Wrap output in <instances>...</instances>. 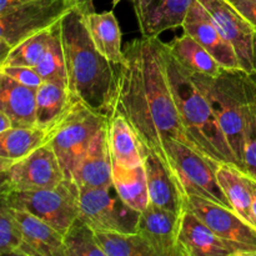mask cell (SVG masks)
Wrapping results in <instances>:
<instances>
[{"instance_id": "cell-31", "label": "cell", "mask_w": 256, "mask_h": 256, "mask_svg": "<svg viewBox=\"0 0 256 256\" xmlns=\"http://www.w3.org/2000/svg\"><path fill=\"white\" fill-rule=\"evenodd\" d=\"M54 28V26H52ZM52 28L40 32L12 48L5 60L0 62V66L4 65H24V66L35 68L42 60V55L46 52Z\"/></svg>"}, {"instance_id": "cell-37", "label": "cell", "mask_w": 256, "mask_h": 256, "mask_svg": "<svg viewBox=\"0 0 256 256\" xmlns=\"http://www.w3.org/2000/svg\"><path fill=\"white\" fill-rule=\"evenodd\" d=\"M32 2V0H0V12H4L9 10L10 8L16 6V5L24 4V2Z\"/></svg>"}, {"instance_id": "cell-40", "label": "cell", "mask_w": 256, "mask_h": 256, "mask_svg": "<svg viewBox=\"0 0 256 256\" xmlns=\"http://www.w3.org/2000/svg\"><path fill=\"white\" fill-rule=\"evenodd\" d=\"M120 2H122V0H112V6H116Z\"/></svg>"}, {"instance_id": "cell-2", "label": "cell", "mask_w": 256, "mask_h": 256, "mask_svg": "<svg viewBox=\"0 0 256 256\" xmlns=\"http://www.w3.org/2000/svg\"><path fill=\"white\" fill-rule=\"evenodd\" d=\"M60 36L72 95L108 114L114 95L116 65L98 52L85 24V12L79 6L60 22Z\"/></svg>"}, {"instance_id": "cell-16", "label": "cell", "mask_w": 256, "mask_h": 256, "mask_svg": "<svg viewBox=\"0 0 256 256\" xmlns=\"http://www.w3.org/2000/svg\"><path fill=\"white\" fill-rule=\"evenodd\" d=\"M179 256H236L194 212H182L178 238Z\"/></svg>"}, {"instance_id": "cell-35", "label": "cell", "mask_w": 256, "mask_h": 256, "mask_svg": "<svg viewBox=\"0 0 256 256\" xmlns=\"http://www.w3.org/2000/svg\"><path fill=\"white\" fill-rule=\"evenodd\" d=\"M235 9L256 28V0H229Z\"/></svg>"}, {"instance_id": "cell-41", "label": "cell", "mask_w": 256, "mask_h": 256, "mask_svg": "<svg viewBox=\"0 0 256 256\" xmlns=\"http://www.w3.org/2000/svg\"><path fill=\"white\" fill-rule=\"evenodd\" d=\"M255 65H256V36H255ZM252 76H254L256 79V72H255V74L252 75Z\"/></svg>"}, {"instance_id": "cell-1", "label": "cell", "mask_w": 256, "mask_h": 256, "mask_svg": "<svg viewBox=\"0 0 256 256\" xmlns=\"http://www.w3.org/2000/svg\"><path fill=\"white\" fill-rule=\"evenodd\" d=\"M108 112L124 115L142 152L156 154L169 170L168 144L172 140L195 150L172 96L159 38L142 36L126 45L124 59L116 65L114 95Z\"/></svg>"}, {"instance_id": "cell-6", "label": "cell", "mask_w": 256, "mask_h": 256, "mask_svg": "<svg viewBox=\"0 0 256 256\" xmlns=\"http://www.w3.org/2000/svg\"><path fill=\"white\" fill-rule=\"evenodd\" d=\"M76 6L78 0H32L0 12V62L19 42L59 24Z\"/></svg>"}, {"instance_id": "cell-26", "label": "cell", "mask_w": 256, "mask_h": 256, "mask_svg": "<svg viewBox=\"0 0 256 256\" xmlns=\"http://www.w3.org/2000/svg\"><path fill=\"white\" fill-rule=\"evenodd\" d=\"M112 185L120 199L136 212H142L149 205V190L145 165L124 168L112 164Z\"/></svg>"}, {"instance_id": "cell-9", "label": "cell", "mask_w": 256, "mask_h": 256, "mask_svg": "<svg viewBox=\"0 0 256 256\" xmlns=\"http://www.w3.org/2000/svg\"><path fill=\"white\" fill-rule=\"evenodd\" d=\"M79 208V218L95 232H136L140 212L120 199L114 185L80 189Z\"/></svg>"}, {"instance_id": "cell-38", "label": "cell", "mask_w": 256, "mask_h": 256, "mask_svg": "<svg viewBox=\"0 0 256 256\" xmlns=\"http://www.w3.org/2000/svg\"><path fill=\"white\" fill-rule=\"evenodd\" d=\"M78 2H79V8L82 9V12H84L85 14L94 12L92 0H78Z\"/></svg>"}, {"instance_id": "cell-10", "label": "cell", "mask_w": 256, "mask_h": 256, "mask_svg": "<svg viewBox=\"0 0 256 256\" xmlns=\"http://www.w3.org/2000/svg\"><path fill=\"white\" fill-rule=\"evenodd\" d=\"M185 208L205 222L236 256H256V228L229 208L202 199L185 196Z\"/></svg>"}, {"instance_id": "cell-30", "label": "cell", "mask_w": 256, "mask_h": 256, "mask_svg": "<svg viewBox=\"0 0 256 256\" xmlns=\"http://www.w3.org/2000/svg\"><path fill=\"white\" fill-rule=\"evenodd\" d=\"M65 256H105L92 226L78 218L64 234Z\"/></svg>"}, {"instance_id": "cell-28", "label": "cell", "mask_w": 256, "mask_h": 256, "mask_svg": "<svg viewBox=\"0 0 256 256\" xmlns=\"http://www.w3.org/2000/svg\"><path fill=\"white\" fill-rule=\"evenodd\" d=\"M95 232L105 256H156L146 240L138 232Z\"/></svg>"}, {"instance_id": "cell-4", "label": "cell", "mask_w": 256, "mask_h": 256, "mask_svg": "<svg viewBox=\"0 0 256 256\" xmlns=\"http://www.w3.org/2000/svg\"><path fill=\"white\" fill-rule=\"evenodd\" d=\"M188 72L190 79L209 99L240 170L245 174L244 130L250 74L240 69H222L218 76L196 74L189 70Z\"/></svg>"}, {"instance_id": "cell-14", "label": "cell", "mask_w": 256, "mask_h": 256, "mask_svg": "<svg viewBox=\"0 0 256 256\" xmlns=\"http://www.w3.org/2000/svg\"><path fill=\"white\" fill-rule=\"evenodd\" d=\"M182 215L150 204L140 212L136 232L152 248L156 256L178 255Z\"/></svg>"}, {"instance_id": "cell-34", "label": "cell", "mask_w": 256, "mask_h": 256, "mask_svg": "<svg viewBox=\"0 0 256 256\" xmlns=\"http://www.w3.org/2000/svg\"><path fill=\"white\" fill-rule=\"evenodd\" d=\"M0 72L35 90H38V88L44 82V79L40 76L39 72L34 68L24 66V65H4V66H0Z\"/></svg>"}, {"instance_id": "cell-36", "label": "cell", "mask_w": 256, "mask_h": 256, "mask_svg": "<svg viewBox=\"0 0 256 256\" xmlns=\"http://www.w3.org/2000/svg\"><path fill=\"white\" fill-rule=\"evenodd\" d=\"M12 126H14V124H12V120L10 119L9 115L0 110V132H8Z\"/></svg>"}, {"instance_id": "cell-32", "label": "cell", "mask_w": 256, "mask_h": 256, "mask_svg": "<svg viewBox=\"0 0 256 256\" xmlns=\"http://www.w3.org/2000/svg\"><path fill=\"white\" fill-rule=\"evenodd\" d=\"M245 174L256 180V79L249 75L244 130Z\"/></svg>"}, {"instance_id": "cell-18", "label": "cell", "mask_w": 256, "mask_h": 256, "mask_svg": "<svg viewBox=\"0 0 256 256\" xmlns=\"http://www.w3.org/2000/svg\"><path fill=\"white\" fill-rule=\"evenodd\" d=\"M10 208L24 232V246L20 256H65L62 232L26 210Z\"/></svg>"}, {"instance_id": "cell-3", "label": "cell", "mask_w": 256, "mask_h": 256, "mask_svg": "<svg viewBox=\"0 0 256 256\" xmlns=\"http://www.w3.org/2000/svg\"><path fill=\"white\" fill-rule=\"evenodd\" d=\"M162 52L172 96L195 150L215 164H229L240 170L206 95L190 79L188 70L170 54L164 42Z\"/></svg>"}, {"instance_id": "cell-12", "label": "cell", "mask_w": 256, "mask_h": 256, "mask_svg": "<svg viewBox=\"0 0 256 256\" xmlns=\"http://www.w3.org/2000/svg\"><path fill=\"white\" fill-rule=\"evenodd\" d=\"M209 12L228 42L234 48L242 70L250 75L256 72L255 36L256 28L242 16L229 0H199Z\"/></svg>"}, {"instance_id": "cell-23", "label": "cell", "mask_w": 256, "mask_h": 256, "mask_svg": "<svg viewBox=\"0 0 256 256\" xmlns=\"http://www.w3.org/2000/svg\"><path fill=\"white\" fill-rule=\"evenodd\" d=\"M48 129L35 126H12L0 132V170L29 156L46 144Z\"/></svg>"}, {"instance_id": "cell-27", "label": "cell", "mask_w": 256, "mask_h": 256, "mask_svg": "<svg viewBox=\"0 0 256 256\" xmlns=\"http://www.w3.org/2000/svg\"><path fill=\"white\" fill-rule=\"evenodd\" d=\"M74 96L65 82L45 80L36 90V125L49 129L72 102Z\"/></svg>"}, {"instance_id": "cell-20", "label": "cell", "mask_w": 256, "mask_h": 256, "mask_svg": "<svg viewBox=\"0 0 256 256\" xmlns=\"http://www.w3.org/2000/svg\"><path fill=\"white\" fill-rule=\"evenodd\" d=\"M108 144L112 164L124 168L144 164L139 139L126 118L119 112H108Z\"/></svg>"}, {"instance_id": "cell-13", "label": "cell", "mask_w": 256, "mask_h": 256, "mask_svg": "<svg viewBox=\"0 0 256 256\" xmlns=\"http://www.w3.org/2000/svg\"><path fill=\"white\" fill-rule=\"evenodd\" d=\"M184 32L205 48L224 69L242 70L234 48L225 40L209 12L199 0H194L182 22Z\"/></svg>"}, {"instance_id": "cell-33", "label": "cell", "mask_w": 256, "mask_h": 256, "mask_svg": "<svg viewBox=\"0 0 256 256\" xmlns=\"http://www.w3.org/2000/svg\"><path fill=\"white\" fill-rule=\"evenodd\" d=\"M24 246V232L12 208L0 202V255L20 256Z\"/></svg>"}, {"instance_id": "cell-19", "label": "cell", "mask_w": 256, "mask_h": 256, "mask_svg": "<svg viewBox=\"0 0 256 256\" xmlns=\"http://www.w3.org/2000/svg\"><path fill=\"white\" fill-rule=\"evenodd\" d=\"M144 165L146 170L150 204L176 214H182L185 210L184 195L180 192L174 175L166 165L152 152H144Z\"/></svg>"}, {"instance_id": "cell-17", "label": "cell", "mask_w": 256, "mask_h": 256, "mask_svg": "<svg viewBox=\"0 0 256 256\" xmlns=\"http://www.w3.org/2000/svg\"><path fill=\"white\" fill-rule=\"evenodd\" d=\"M112 162L108 144V122L92 139L86 152L72 172V179L80 189L112 185Z\"/></svg>"}, {"instance_id": "cell-5", "label": "cell", "mask_w": 256, "mask_h": 256, "mask_svg": "<svg viewBox=\"0 0 256 256\" xmlns=\"http://www.w3.org/2000/svg\"><path fill=\"white\" fill-rule=\"evenodd\" d=\"M106 122L108 114L74 98L66 112L48 129L46 145L54 150L68 179H72L92 139Z\"/></svg>"}, {"instance_id": "cell-11", "label": "cell", "mask_w": 256, "mask_h": 256, "mask_svg": "<svg viewBox=\"0 0 256 256\" xmlns=\"http://www.w3.org/2000/svg\"><path fill=\"white\" fill-rule=\"evenodd\" d=\"M0 175L2 192L52 189L66 179L54 150L46 144L29 156L0 170Z\"/></svg>"}, {"instance_id": "cell-24", "label": "cell", "mask_w": 256, "mask_h": 256, "mask_svg": "<svg viewBox=\"0 0 256 256\" xmlns=\"http://www.w3.org/2000/svg\"><path fill=\"white\" fill-rule=\"evenodd\" d=\"M219 184L225 196L242 219L256 228L252 215V190L250 178L229 164H222L216 170Z\"/></svg>"}, {"instance_id": "cell-39", "label": "cell", "mask_w": 256, "mask_h": 256, "mask_svg": "<svg viewBox=\"0 0 256 256\" xmlns=\"http://www.w3.org/2000/svg\"><path fill=\"white\" fill-rule=\"evenodd\" d=\"M250 182H252V215H254L255 224H256V180L252 179V178H250Z\"/></svg>"}, {"instance_id": "cell-29", "label": "cell", "mask_w": 256, "mask_h": 256, "mask_svg": "<svg viewBox=\"0 0 256 256\" xmlns=\"http://www.w3.org/2000/svg\"><path fill=\"white\" fill-rule=\"evenodd\" d=\"M34 69L39 72L44 82L52 80V82H65L68 85L66 62H65L62 36H60V22L52 28L46 52Z\"/></svg>"}, {"instance_id": "cell-8", "label": "cell", "mask_w": 256, "mask_h": 256, "mask_svg": "<svg viewBox=\"0 0 256 256\" xmlns=\"http://www.w3.org/2000/svg\"><path fill=\"white\" fill-rule=\"evenodd\" d=\"M168 156L170 172L184 198L199 196L232 209L216 176L220 165L210 162L178 140H172L168 144Z\"/></svg>"}, {"instance_id": "cell-25", "label": "cell", "mask_w": 256, "mask_h": 256, "mask_svg": "<svg viewBox=\"0 0 256 256\" xmlns=\"http://www.w3.org/2000/svg\"><path fill=\"white\" fill-rule=\"evenodd\" d=\"M165 45L170 54L189 72L218 76L224 69L202 45L186 32L165 42Z\"/></svg>"}, {"instance_id": "cell-15", "label": "cell", "mask_w": 256, "mask_h": 256, "mask_svg": "<svg viewBox=\"0 0 256 256\" xmlns=\"http://www.w3.org/2000/svg\"><path fill=\"white\" fill-rule=\"evenodd\" d=\"M194 0H132L140 32L159 38L162 32L182 28Z\"/></svg>"}, {"instance_id": "cell-21", "label": "cell", "mask_w": 256, "mask_h": 256, "mask_svg": "<svg viewBox=\"0 0 256 256\" xmlns=\"http://www.w3.org/2000/svg\"><path fill=\"white\" fill-rule=\"evenodd\" d=\"M0 110L9 115L14 126H35L36 90L0 72Z\"/></svg>"}, {"instance_id": "cell-22", "label": "cell", "mask_w": 256, "mask_h": 256, "mask_svg": "<svg viewBox=\"0 0 256 256\" xmlns=\"http://www.w3.org/2000/svg\"><path fill=\"white\" fill-rule=\"evenodd\" d=\"M89 34L98 52L112 64L119 65L124 59L122 30L112 12H94L85 14Z\"/></svg>"}, {"instance_id": "cell-7", "label": "cell", "mask_w": 256, "mask_h": 256, "mask_svg": "<svg viewBox=\"0 0 256 256\" xmlns=\"http://www.w3.org/2000/svg\"><path fill=\"white\" fill-rule=\"evenodd\" d=\"M0 196L2 202L36 215L62 234L80 215V189L68 178L52 189L0 192Z\"/></svg>"}]
</instances>
